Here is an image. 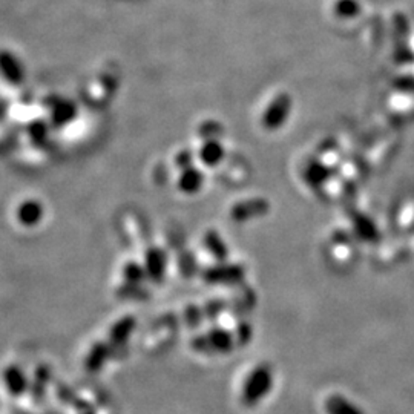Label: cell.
Masks as SVG:
<instances>
[{
	"label": "cell",
	"mask_w": 414,
	"mask_h": 414,
	"mask_svg": "<svg viewBox=\"0 0 414 414\" xmlns=\"http://www.w3.org/2000/svg\"><path fill=\"white\" fill-rule=\"evenodd\" d=\"M135 328V319L133 316H125L123 319L117 321L109 331V339L114 346H123L128 342L129 336L133 335Z\"/></svg>",
	"instance_id": "4fadbf2b"
},
{
	"label": "cell",
	"mask_w": 414,
	"mask_h": 414,
	"mask_svg": "<svg viewBox=\"0 0 414 414\" xmlns=\"http://www.w3.org/2000/svg\"><path fill=\"white\" fill-rule=\"evenodd\" d=\"M327 414H366L350 399L341 395H331L326 400Z\"/></svg>",
	"instance_id": "5bb4252c"
},
{
	"label": "cell",
	"mask_w": 414,
	"mask_h": 414,
	"mask_svg": "<svg viewBox=\"0 0 414 414\" xmlns=\"http://www.w3.org/2000/svg\"><path fill=\"white\" fill-rule=\"evenodd\" d=\"M109 347L108 344H102V342H98L90 351L88 353L86 361H85V366L89 371H98L100 368L103 367V363L106 362V359L109 358Z\"/></svg>",
	"instance_id": "e0dca14e"
},
{
	"label": "cell",
	"mask_w": 414,
	"mask_h": 414,
	"mask_svg": "<svg viewBox=\"0 0 414 414\" xmlns=\"http://www.w3.org/2000/svg\"><path fill=\"white\" fill-rule=\"evenodd\" d=\"M205 244H206V249L209 250L210 257H214L218 262H227L229 247L226 246V242L217 234V232L214 230L207 232V235L205 238Z\"/></svg>",
	"instance_id": "2e32d148"
},
{
	"label": "cell",
	"mask_w": 414,
	"mask_h": 414,
	"mask_svg": "<svg viewBox=\"0 0 414 414\" xmlns=\"http://www.w3.org/2000/svg\"><path fill=\"white\" fill-rule=\"evenodd\" d=\"M145 275H146V270L137 264H129L125 269V278L130 282H140Z\"/></svg>",
	"instance_id": "603a6c76"
},
{
	"label": "cell",
	"mask_w": 414,
	"mask_h": 414,
	"mask_svg": "<svg viewBox=\"0 0 414 414\" xmlns=\"http://www.w3.org/2000/svg\"><path fill=\"white\" fill-rule=\"evenodd\" d=\"M146 275H149L154 281H161L166 271V255L165 252L160 250H149L145 262Z\"/></svg>",
	"instance_id": "7c38bea8"
},
{
	"label": "cell",
	"mask_w": 414,
	"mask_h": 414,
	"mask_svg": "<svg viewBox=\"0 0 414 414\" xmlns=\"http://www.w3.org/2000/svg\"><path fill=\"white\" fill-rule=\"evenodd\" d=\"M333 11L341 19H353L361 14V4L358 0H336Z\"/></svg>",
	"instance_id": "ac0fdd59"
},
{
	"label": "cell",
	"mask_w": 414,
	"mask_h": 414,
	"mask_svg": "<svg viewBox=\"0 0 414 414\" xmlns=\"http://www.w3.org/2000/svg\"><path fill=\"white\" fill-rule=\"evenodd\" d=\"M274 387V370L269 363H258L249 373L241 390V402L244 407L254 408L264 399Z\"/></svg>",
	"instance_id": "6da1fadb"
},
{
	"label": "cell",
	"mask_w": 414,
	"mask_h": 414,
	"mask_svg": "<svg viewBox=\"0 0 414 414\" xmlns=\"http://www.w3.org/2000/svg\"><path fill=\"white\" fill-rule=\"evenodd\" d=\"M331 175H333L331 169L318 160L310 161L304 170V178L307 181V185L311 187L324 186Z\"/></svg>",
	"instance_id": "9c48e42d"
},
{
	"label": "cell",
	"mask_w": 414,
	"mask_h": 414,
	"mask_svg": "<svg viewBox=\"0 0 414 414\" xmlns=\"http://www.w3.org/2000/svg\"><path fill=\"white\" fill-rule=\"evenodd\" d=\"M207 284H224L235 286L246 278V269L241 264H229V262H219L218 266L209 267L203 274Z\"/></svg>",
	"instance_id": "277c9868"
},
{
	"label": "cell",
	"mask_w": 414,
	"mask_h": 414,
	"mask_svg": "<svg viewBox=\"0 0 414 414\" xmlns=\"http://www.w3.org/2000/svg\"><path fill=\"white\" fill-rule=\"evenodd\" d=\"M0 74L11 82H20L24 77L22 63L11 53L2 51L0 53Z\"/></svg>",
	"instance_id": "30bf717a"
},
{
	"label": "cell",
	"mask_w": 414,
	"mask_h": 414,
	"mask_svg": "<svg viewBox=\"0 0 414 414\" xmlns=\"http://www.w3.org/2000/svg\"><path fill=\"white\" fill-rule=\"evenodd\" d=\"M395 62L399 65H413L414 63V51L408 43L395 45Z\"/></svg>",
	"instance_id": "ffe728a7"
},
{
	"label": "cell",
	"mask_w": 414,
	"mask_h": 414,
	"mask_svg": "<svg viewBox=\"0 0 414 414\" xmlns=\"http://www.w3.org/2000/svg\"><path fill=\"white\" fill-rule=\"evenodd\" d=\"M5 388L11 396H22L24 393L28 390V378L25 375V371L17 367V366H9L4 371V378H2Z\"/></svg>",
	"instance_id": "8992f818"
},
{
	"label": "cell",
	"mask_w": 414,
	"mask_h": 414,
	"mask_svg": "<svg viewBox=\"0 0 414 414\" xmlns=\"http://www.w3.org/2000/svg\"><path fill=\"white\" fill-rule=\"evenodd\" d=\"M393 34H395L396 45L408 43L410 22L403 14H396L395 17H393Z\"/></svg>",
	"instance_id": "d6986e66"
},
{
	"label": "cell",
	"mask_w": 414,
	"mask_h": 414,
	"mask_svg": "<svg viewBox=\"0 0 414 414\" xmlns=\"http://www.w3.org/2000/svg\"><path fill=\"white\" fill-rule=\"evenodd\" d=\"M198 155H200L201 163H203L205 166L215 167L224 160L226 150L223 146H221V143L217 138H210V140H206L205 145L201 146Z\"/></svg>",
	"instance_id": "ba28073f"
},
{
	"label": "cell",
	"mask_w": 414,
	"mask_h": 414,
	"mask_svg": "<svg viewBox=\"0 0 414 414\" xmlns=\"http://www.w3.org/2000/svg\"><path fill=\"white\" fill-rule=\"evenodd\" d=\"M186 321L190 326H198L203 321V311H201L198 307H189L186 310Z\"/></svg>",
	"instance_id": "d4e9b609"
},
{
	"label": "cell",
	"mask_w": 414,
	"mask_h": 414,
	"mask_svg": "<svg viewBox=\"0 0 414 414\" xmlns=\"http://www.w3.org/2000/svg\"><path fill=\"white\" fill-rule=\"evenodd\" d=\"M237 344L235 336L226 328L215 327L209 330L206 335L192 339V348L201 355H227Z\"/></svg>",
	"instance_id": "7a4b0ae2"
},
{
	"label": "cell",
	"mask_w": 414,
	"mask_h": 414,
	"mask_svg": "<svg viewBox=\"0 0 414 414\" xmlns=\"http://www.w3.org/2000/svg\"><path fill=\"white\" fill-rule=\"evenodd\" d=\"M203 181H205V175L201 170H198L197 167H185L183 174L180 177L178 181V187L186 192V194H195L203 186Z\"/></svg>",
	"instance_id": "9a60e30c"
},
{
	"label": "cell",
	"mask_w": 414,
	"mask_h": 414,
	"mask_svg": "<svg viewBox=\"0 0 414 414\" xmlns=\"http://www.w3.org/2000/svg\"><path fill=\"white\" fill-rule=\"evenodd\" d=\"M291 113V97L289 94H278L262 114V126L269 130H276L286 125Z\"/></svg>",
	"instance_id": "3957f363"
},
{
	"label": "cell",
	"mask_w": 414,
	"mask_h": 414,
	"mask_svg": "<svg viewBox=\"0 0 414 414\" xmlns=\"http://www.w3.org/2000/svg\"><path fill=\"white\" fill-rule=\"evenodd\" d=\"M252 335H254V330H252L250 322H239V326H238L237 333H235L237 344L241 347L247 346L252 339Z\"/></svg>",
	"instance_id": "44dd1931"
},
{
	"label": "cell",
	"mask_w": 414,
	"mask_h": 414,
	"mask_svg": "<svg viewBox=\"0 0 414 414\" xmlns=\"http://www.w3.org/2000/svg\"><path fill=\"white\" fill-rule=\"evenodd\" d=\"M270 212V203L266 198H250L232 207V218L238 223H244L249 219H255L267 215Z\"/></svg>",
	"instance_id": "5b68a950"
},
{
	"label": "cell",
	"mask_w": 414,
	"mask_h": 414,
	"mask_svg": "<svg viewBox=\"0 0 414 414\" xmlns=\"http://www.w3.org/2000/svg\"><path fill=\"white\" fill-rule=\"evenodd\" d=\"M395 88L402 94H414V76H400L395 80Z\"/></svg>",
	"instance_id": "7402d4cb"
},
{
	"label": "cell",
	"mask_w": 414,
	"mask_h": 414,
	"mask_svg": "<svg viewBox=\"0 0 414 414\" xmlns=\"http://www.w3.org/2000/svg\"><path fill=\"white\" fill-rule=\"evenodd\" d=\"M212 306H207L206 309H205V315H206V318H209V319H215L221 311L224 310V307H226V304L223 301H214V302H210Z\"/></svg>",
	"instance_id": "cb8c5ba5"
},
{
	"label": "cell",
	"mask_w": 414,
	"mask_h": 414,
	"mask_svg": "<svg viewBox=\"0 0 414 414\" xmlns=\"http://www.w3.org/2000/svg\"><path fill=\"white\" fill-rule=\"evenodd\" d=\"M17 217L24 226H29V227L36 226L42 221L43 207L42 205L37 203V201H33V200L25 201V203L20 205L17 210Z\"/></svg>",
	"instance_id": "8fae6325"
},
{
	"label": "cell",
	"mask_w": 414,
	"mask_h": 414,
	"mask_svg": "<svg viewBox=\"0 0 414 414\" xmlns=\"http://www.w3.org/2000/svg\"><path fill=\"white\" fill-rule=\"evenodd\" d=\"M351 223H353V230H355V235L366 241V242H378L381 239V234H379V229L375 224V221H373L370 217L363 215V214H356L355 217L351 218Z\"/></svg>",
	"instance_id": "52a82bcc"
}]
</instances>
